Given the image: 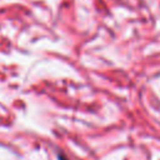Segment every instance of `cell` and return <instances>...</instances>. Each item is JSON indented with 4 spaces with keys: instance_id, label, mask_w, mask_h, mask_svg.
<instances>
[{
    "instance_id": "1",
    "label": "cell",
    "mask_w": 160,
    "mask_h": 160,
    "mask_svg": "<svg viewBox=\"0 0 160 160\" xmlns=\"http://www.w3.org/2000/svg\"><path fill=\"white\" fill-rule=\"evenodd\" d=\"M58 160H69V159H66V156H64L62 154H59L58 155Z\"/></svg>"
}]
</instances>
